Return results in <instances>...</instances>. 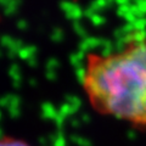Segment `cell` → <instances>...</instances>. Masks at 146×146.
I'll return each instance as SVG.
<instances>
[{
    "label": "cell",
    "mask_w": 146,
    "mask_h": 146,
    "mask_svg": "<svg viewBox=\"0 0 146 146\" xmlns=\"http://www.w3.org/2000/svg\"><path fill=\"white\" fill-rule=\"evenodd\" d=\"M79 82L93 111L146 130V35L111 51H89Z\"/></svg>",
    "instance_id": "cell-1"
},
{
    "label": "cell",
    "mask_w": 146,
    "mask_h": 146,
    "mask_svg": "<svg viewBox=\"0 0 146 146\" xmlns=\"http://www.w3.org/2000/svg\"><path fill=\"white\" fill-rule=\"evenodd\" d=\"M0 146H32L22 139H17L15 136H3L0 138Z\"/></svg>",
    "instance_id": "cell-2"
}]
</instances>
